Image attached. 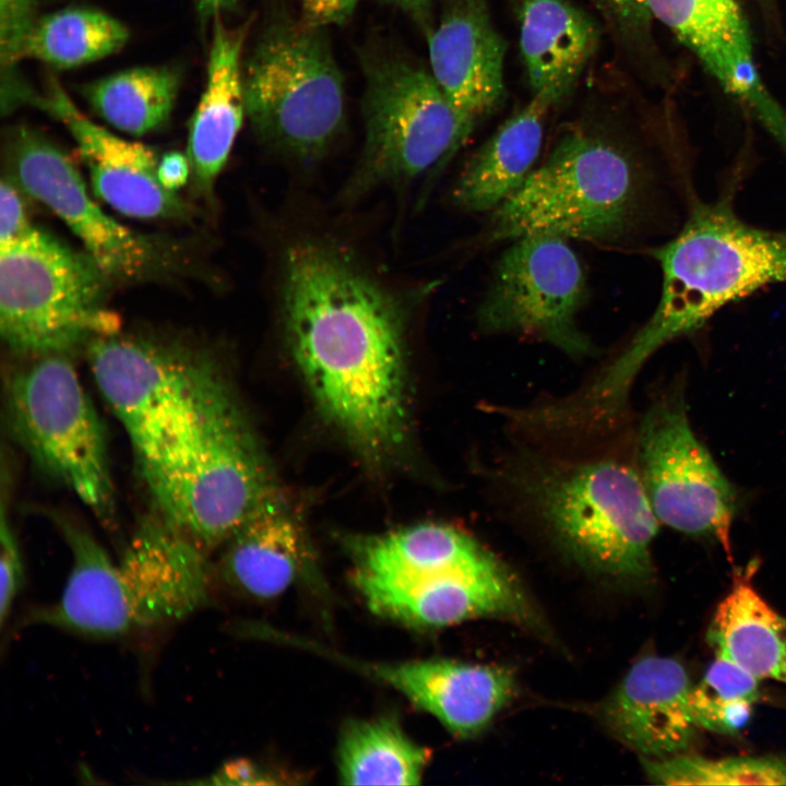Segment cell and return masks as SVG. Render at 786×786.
I'll return each instance as SVG.
<instances>
[{
	"label": "cell",
	"mask_w": 786,
	"mask_h": 786,
	"mask_svg": "<svg viewBox=\"0 0 786 786\" xmlns=\"http://www.w3.org/2000/svg\"><path fill=\"white\" fill-rule=\"evenodd\" d=\"M283 271L287 340L317 404L367 456L391 454L406 426L397 305L348 257L320 241L291 246Z\"/></svg>",
	"instance_id": "obj_1"
},
{
	"label": "cell",
	"mask_w": 786,
	"mask_h": 786,
	"mask_svg": "<svg viewBox=\"0 0 786 786\" xmlns=\"http://www.w3.org/2000/svg\"><path fill=\"white\" fill-rule=\"evenodd\" d=\"M652 254L662 271L657 307L587 381L591 397L608 410L629 407L634 379L659 348L701 329L725 306L786 283V234L748 224L725 200L694 202L680 231Z\"/></svg>",
	"instance_id": "obj_2"
},
{
	"label": "cell",
	"mask_w": 786,
	"mask_h": 786,
	"mask_svg": "<svg viewBox=\"0 0 786 786\" xmlns=\"http://www.w3.org/2000/svg\"><path fill=\"white\" fill-rule=\"evenodd\" d=\"M71 552L60 597L24 622L92 639H118L183 620L210 599L207 556L162 516L140 523L119 560L85 528L59 516Z\"/></svg>",
	"instance_id": "obj_3"
},
{
	"label": "cell",
	"mask_w": 786,
	"mask_h": 786,
	"mask_svg": "<svg viewBox=\"0 0 786 786\" xmlns=\"http://www.w3.org/2000/svg\"><path fill=\"white\" fill-rule=\"evenodd\" d=\"M502 480L580 564L627 581L652 575L651 547L659 521L636 466L523 446L503 467Z\"/></svg>",
	"instance_id": "obj_4"
},
{
	"label": "cell",
	"mask_w": 786,
	"mask_h": 786,
	"mask_svg": "<svg viewBox=\"0 0 786 786\" xmlns=\"http://www.w3.org/2000/svg\"><path fill=\"white\" fill-rule=\"evenodd\" d=\"M648 174L623 145L586 129L563 133L540 166L491 211L486 243L549 234L614 241L638 222Z\"/></svg>",
	"instance_id": "obj_5"
},
{
	"label": "cell",
	"mask_w": 786,
	"mask_h": 786,
	"mask_svg": "<svg viewBox=\"0 0 786 786\" xmlns=\"http://www.w3.org/2000/svg\"><path fill=\"white\" fill-rule=\"evenodd\" d=\"M142 471L160 516L206 555L273 495L260 449L224 384L192 434Z\"/></svg>",
	"instance_id": "obj_6"
},
{
	"label": "cell",
	"mask_w": 786,
	"mask_h": 786,
	"mask_svg": "<svg viewBox=\"0 0 786 786\" xmlns=\"http://www.w3.org/2000/svg\"><path fill=\"white\" fill-rule=\"evenodd\" d=\"M246 116L273 147L302 162L321 157L338 136L345 86L325 27L302 17H271L242 67Z\"/></svg>",
	"instance_id": "obj_7"
},
{
	"label": "cell",
	"mask_w": 786,
	"mask_h": 786,
	"mask_svg": "<svg viewBox=\"0 0 786 786\" xmlns=\"http://www.w3.org/2000/svg\"><path fill=\"white\" fill-rule=\"evenodd\" d=\"M110 281L86 253L36 226L0 248V333L12 352L67 355L119 333L106 306Z\"/></svg>",
	"instance_id": "obj_8"
},
{
	"label": "cell",
	"mask_w": 786,
	"mask_h": 786,
	"mask_svg": "<svg viewBox=\"0 0 786 786\" xmlns=\"http://www.w3.org/2000/svg\"><path fill=\"white\" fill-rule=\"evenodd\" d=\"M86 347L95 382L142 469L192 434L223 384L209 358L176 342L116 333Z\"/></svg>",
	"instance_id": "obj_9"
},
{
	"label": "cell",
	"mask_w": 786,
	"mask_h": 786,
	"mask_svg": "<svg viewBox=\"0 0 786 786\" xmlns=\"http://www.w3.org/2000/svg\"><path fill=\"white\" fill-rule=\"evenodd\" d=\"M365 143L352 192L442 166L471 135L431 72L402 52L361 53Z\"/></svg>",
	"instance_id": "obj_10"
},
{
	"label": "cell",
	"mask_w": 786,
	"mask_h": 786,
	"mask_svg": "<svg viewBox=\"0 0 786 786\" xmlns=\"http://www.w3.org/2000/svg\"><path fill=\"white\" fill-rule=\"evenodd\" d=\"M11 428L35 464L96 515L114 509L103 424L67 355L35 357L7 383Z\"/></svg>",
	"instance_id": "obj_11"
},
{
	"label": "cell",
	"mask_w": 786,
	"mask_h": 786,
	"mask_svg": "<svg viewBox=\"0 0 786 786\" xmlns=\"http://www.w3.org/2000/svg\"><path fill=\"white\" fill-rule=\"evenodd\" d=\"M587 298V279L568 239L526 235L510 241L498 259L477 323L488 334L531 338L585 358L597 353L577 322Z\"/></svg>",
	"instance_id": "obj_12"
},
{
	"label": "cell",
	"mask_w": 786,
	"mask_h": 786,
	"mask_svg": "<svg viewBox=\"0 0 786 786\" xmlns=\"http://www.w3.org/2000/svg\"><path fill=\"white\" fill-rule=\"evenodd\" d=\"M635 450V466L658 521L690 536L715 539L731 559L738 492L694 434L682 383L669 386L647 407Z\"/></svg>",
	"instance_id": "obj_13"
},
{
	"label": "cell",
	"mask_w": 786,
	"mask_h": 786,
	"mask_svg": "<svg viewBox=\"0 0 786 786\" xmlns=\"http://www.w3.org/2000/svg\"><path fill=\"white\" fill-rule=\"evenodd\" d=\"M8 155L11 178L63 221L110 282H142L170 271L174 252L156 238L107 215L91 199L71 159L52 141L21 127L11 133Z\"/></svg>",
	"instance_id": "obj_14"
},
{
	"label": "cell",
	"mask_w": 786,
	"mask_h": 786,
	"mask_svg": "<svg viewBox=\"0 0 786 786\" xmlns=\"http://www.w3.org/2000/svg\"><path fill=\"white\" fill-rule=\"evenodd\" d=\"M353 583L373 612L410 627L439 629L483 617L534 622L521 586L491 552L475 562L419 574L353 569Z\"/></svg>",
	"instance_id": "obj_15"
},
{
	"label": "cell",
	"mask_w": 786,
	"mask_h": 786,
	"mask_svg": "<svg viewBox=\"0 0 786 786\" xmlns=\"http://www.w3.org/2000/svg\"><path fill=\"white\" fill-rule=\"evenodd\" d=\"M33 105L61 121L73 136L87 167L94 193L118 212L144 219L191 217L177 191L158 178L160 157L147 145L124 140L90 120L51 81Z\"/></svg>",
	"instance_id": "obj_16"
},
{
	"label": "cell",
	"mask_w": 786,
	"mask_h": 786,
	"mask_svg": "<svg viewBox=\"0 0 786 786\" xmlns=\"http://www.w3.org/2000/svg\"><path fill=\"white\" fill-rule=\"evenodd\" d=\"M427 36L430 72L472 133L504 98L507 43L487 0H446Z\"/></svg>",
	"instance_id": "obj_17"
},
{
	"label": "cell",
	"mask_w": 786,
	"mask_h": 786,
	"mask_svg": "<svg viewBox=\"0 0 786 786\" xmlns=\"http://www.w3.org/2000/svg\"><path fill=\"white\" fill-rule=\"evenodd\" d=\"M336 657L398 691L462 738L484 730L515 694L513 675L501 667L450 659L369 663Z\"/></svg>",
	"instance_id": "obj_18"
},
{
	"label": "cell",
	"mask_w": 786,
	"mask_h": 786,
	"mask_svg": "<svg viewBox=\"0 0 786 786\" xmlns=\"http://www.w3.org/2000/svg\"><path fill=\"white\" fill-rule=\"evenodd\" d=\"M692 687L678 660L643 656L604 702L603 720L614 736L645 759L681 753L700 730L690 701Z\"/></svg>",
	"instance_id": "obj_19"
},
{
	"label": "cell",
	"mask_w": 786,
	"mask_h": 786,
	"mask_svg": "<svg viewBox=\"0 0 786 786\" xmlns=\"http://www.w3.org/2000/svg\"><path fill=\"white\" fill-rule=\"evenodd\" d=\"M652 16L692 50L726 91L758 119L777 102L763 84L753 58L747 23L737 0H647Z\"/></svg>",
	"instance_id": "obj_20"
},
{
	"label": "cell",
	"mask_w": 786,
	"mask_h": 786,
	"mask_svg": "<svg viewBox=\"0 0 786 786\" xmlns=\"http://www.w3.org/2000/svg\"><path fill=\"white\" fill-rule=\"evenodd\" d=\"M250 22L226 26L214 19L206 82L193 112L187 156L200 195L211 196L246 116L242 49Z\"/></svg>",
	"instance_id": "obj_21"
},
{
	"label": "cell",
	"mask_w": 786,
	"mask_h": 786,
	"mask_svg": "<svg viewBox=\"0 0 786 786\" xmlns=\"http://www.w3.org/2000/svg\"><path fill=\"white\" fill-rule=\"evenodd\" d=\"M222 579L249 597L270 599L306 575L311 557L306 533L278 499L269 497L225 543Z\"/></svg>",
	"instance_id": "obj_22"
},
{
	"label": "cell",
	"mask_w": 786,
	"mask_h": 786,
	"mask_svg": "<svg viewBox=\"0 0 786 786\" xmlns=\"http://www.w3.org/2000/svg\"><path fill=\"white\" fill-rule=\"evenodd\" d=\"M533 95L558 105L575 86L599 41L595 20L571 0H510Z\"/></svg>",
	"instance_id": "obj_23"
},
{
	"label": "cell",
	"mask_w": 786,
	"mask_h": 786,
	"mask_svg": "<svg viewBox=\"0 0 786 786\" xmlns=\"http://www.w3.org/2000/svg\"><path fill=\"white\" fill-rule=\"evenodd\" d=\"M547 96L533 95L476 151L452 190L460 209L491 212L510 198L536 167L549 111Z\"/></svg>",
	"instance_id": "obj_24"
},
{
	"label": "cell",
	"mask_w": 786,
	"mask_h": 786,
	"mask_svg": "<svg viewBox=\"0 0 786 786\" xmlns=\"http://www.w3.org/2000/svg\"><path fill=\"white\" fill-rule=\"evenodd\" d=\"M755 562L734 576L707 630L715 655L726 657L757 679L786 684V617L777 612L752 583Z\"/></svg>",
	"instance_id": "obj_25"
},
{
	"label": "cell",
	"mask_w": 786,
	"mask_h": 786,
	"mask_svg": "<svg viewBox=\"0 0 786 786\" xmlns=\"http://www.w3.org/2000/svg\"><path fill=\"white\" fill-rule=\"evenodd\" d=\"M428 760L393 716L352 720L338 742V777L346 785H418Z\"/></svg>",
	"instance_id": "obj_26"
},
{
	"label": "cell",
	"mask_w": 786,
	"mask_h": 786,
	"mask_svg": "<svg viewBox=\"0 0 786 786\" xmlns=\"http://www.w3.org/2000/svg\"><path fill=\"white\" fill-rule=\"evenodd\" d=\"M179 86V72L171 67H138L87 84L83 96L109 124L140 136L168 121Z\"/></svg>",
	"instance_id": "obj_27"
},
{
	"label": "cell",
	"mask_w": 786,
	"mask_h": 786,
	"mask_svg": "<svg viewBox=\"0 0 786 786\" xmlns=\"http://www.w3.org/2000/svg\"><path fill=\"white\" fill-rule=\"evenodd\" d=\"M128 38V28L114 16L95 9L68 8L38 19L24 58L70 69L118 51Z\"/></svg>",
	"instance_id": "obj_28"
},
{
	"label": "cell",
	"mask_w": 786,
	"mask_h": 786,
	"mask_svg": "<svg viewBox=\"0 0 786 786\" xmlns=\"http://www.w3.org/2000/svg\"><path fill=\"white\" fill-rule=\"evenodd\" d=\"M759 682L735 662L716 655L690 694L700 729L722 735L738 734L750 720L759 698Z\"/></svg>",
	"instance_id": "obj_29"
},
{
	"label": "cell",
	"mask_w": 786,
	"mask_h": 786,
	"mask_svg": "<svg viewBox=\"0 0 786 786\" xmlns=\"http://www.w3.org/2000/svg\"><path fill=\"white\" fill-rule=\"evenodd\" d=\"M643 766L662 785H786V760L771 755L714 760L678 753L643 758Z\"/></svg>",
	"instance_id": "obj_30"
},
{
	"label": "cell",
	"mask_w": 786,
	"mask_h": 786,
	"mask_svg": "<svg viewBox=\"0 0 786 786\" xmlns=\"http://www.w3.org/2000/svg\"><path fill=\"white\" fill-rule=\"evenodd\" d=\"M38 1L0 0L2 93H12L24 83L14 68L24 58L26 41L39 19Z\"/></svg>",
	"instance_id": "obj_31"
},
{
	"label": "cell",
	"mask_w": 786,
	"mask_h": 786,
	"mask_svg": "<svg viewBox=\"0 0 786 786\" xmlns=\"http://www.w3.org/2000/svg\"><path fill=\"white\" fill-rule=\"evenodd\" d=\"M590 1L627 47H641L646 44L653 19L647 0Z\"/></svg>",
	"instance_id": "obj_32"
},
{
	"label": "cell",
	"mask_w": 786,
	"mask_h": 786,
	"mask_svg": "<svg viewBox=\"0 0 786 786\" xmlns=\"http://www.w3.org/2000/svg\"><path fill=\"white\" fill-rule=\"evenodd\" d=\"M0 515V623L3 628L24 586L25 573L19 541L3 501Z\"/></svg>",
	"instance_id": "obj_33"
},
{
	"label": "cell",
	"mask_w": 786,
	"mask_h": 786,
	"mask_svg": "<svg viewBox=\"0 0 786 786\" xmlns=\"http://www.w3.org/2000/svg\"><path fill=\"white\" fill-rule=\"evenodd\" d=\"M19 184L11 177H3L0 184V248L12 245L29 231L32 224Z\"/></svg>",
	"instance_id": "obj_34"
},
{
	"label": "cell",
	"mask_w": 786,
	"mask_h": 786,
	"mask_svg": "<svg viewBox=\"0 0 786 786\" xmlns=\"http://www.w3.org/2000/svg\"><path fill=\"white\" fill-rule=\"evenodd\" d=\"M277 775L267 772L249 760H235L225 763L205 779L198 783L202 785H267L277 784Z\"/></svg>",
	"instance_id": "obj_35"
},
{
	"label": "cell",
	"mask_w": 786,
	"mask_h": 786,
	"mask_svg": "<svg viewBox=\"0 0 786 786\" xmlns=\"http://www.w3.org/2000/svg\"><path fill=\"white\" fill-rule=\"evenodd\" d=\"M357 2L358 0H301V17L315 26L343 25L353 16Z\"/></svg>",
	"instance_id": "obj_36"
},
{
	"label": "cell",
	"mask_w": 786,
	"mask_h": 786,
	"mask_svg": "<svg viewBox=\"0 0 786 786\" xmlns=\"http://www.w3.org/2000/svg\"><path fill=\"white\" fill-rule=\"evenodd\" d=\"M191 175L190 162L187 155L170 152L159 159L158 178L169 190L177 191Z\"/></svg>",
	"instance_id": "obj_37"
},
{
	"label": "cell",
	"mask_w": 786,
	"mask_h": 786,
	"mask_svg": "<svg viewBox=\"0 0 786 786\" xmlns=\"http://www.w3.org/2000/svg\"><path fill=\"white\" fill-rule=\"evenodd\" d=\"M431 1L432 0H405L403 11H405L428 35L431 29Z\"/></svg>",
	"instance_id": "obj_38"
},
{
	"label": "cell",
	"mask_w": 786,
	"mask_h": 786,
	"mask_svg": "<svg viewBox=\"0 0 786 786\" xmlns=\"http://www.w3.org/2000/svg\"><path fill=\"white\" fill-rule=\"evenodd\" d=\"M196 10L203 21L221 16L223 11L233 8L237 0H194Z\"/></svg>",
	"instance_id": "obj_39"
},
{
	"label": "cell",
	"mask_w": 786,
	"mask_h": 786,
	"mask_svg": "<svg viewBox=\"0 0 786 786\" xmlns=\"http://www.w3.org/2000/svg\"><path fill=\"white\" fill-rule=\"evenodd\" d=\"M378 1H381V2L388 3V4H392V5L403 9L405 0H378Z\"/></svg>",
	"instance_id": "obj_40"
}]
</instances>
